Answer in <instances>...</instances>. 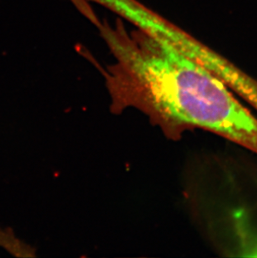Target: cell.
I'll list each match as a JSON object with an SVG mask.
<instances>
[{"mask_svg":"<svg viewBox=\"0 0 257 258\" xmlns=\"http://www.w3.org/2000/svg\"><path fill=\"white\" fill-rule=\"evenodd\" d=\"M114 63L100 69L114 111L135 107L166 125H194L257 152V119L204 66L162 37L128 32L118 21L102 33Z\"/></svg>","mask_w":257,"mask_h":258,"instance_id":"cell-1","label":"cell"},{"mask_svg":"<svg viewBox=\"0 0 257 258\" xmlns=\"http://www.w3.org/2000/svg\"><path fill=\"white\" fill-rule=\"evenodd\" d=\"M250 253H248L246 256H255L257 257V245L250 250Z\"/></svg>","mask_w":257,"mask_h":258,"instance_id":"cell-3","label":"cell"},{"mask_svg":"<svg viewBox=\"0 0 257 258\" xmlns=\"http://www.w3.org/2000/svg\"><path fill=\"white\" fill-rule=\"evenodd\" d=\"M188 54L257 109V81L255 79L198 39L190 44Z\"/></svg>","mask_w":257,"mask_h":258,"instance_id":"cell-2","label":"cell"}]
</instances>
